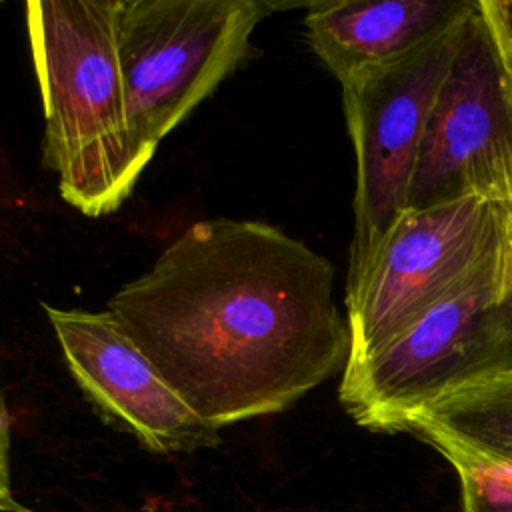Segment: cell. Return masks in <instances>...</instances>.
I'll use <instances>...</instances> for the list:
<instances>
[{
  "instance_id": "cell-7",
  "label": "cell",
  "mask_w": 512,
  "mask_h": 512,
  "mask_svg": "<svg viewBox=\"0 0 512 512\" xmlns=\"http://www.w3.org/2000/svg\"><path fill=\"white\" fill-rule=\"evenodd\" d=\"M466 196L512 204V68L478 0L432 106L408 208Z\"/></svg>"
},
{
  "instance_id": "cell-10",
  "label": "cell",
  "mask_w": 512,
  "mask_h": 512,
  "mask_svg": "<svg viewBox=\"0 0 512 512\" xmlns=\"http://www.w3.org/2000/svg\"><path fill=\"white\" fill-rule=\"evenodd\" d=\"M408 432L512 470V374L432 402L410 422Z\"/></svg>"
},
{
  "instance_id": "cell-13",
  "label": "cell",
  "mask_w": 512,
  "mask_h": 512,
  "mask_svg": "<svg viewBox=\"0 0 512 512\" xmlns=\"http://www.w3.org/2000/svg\"><path fill=\"white\" fill-rule=\"evenodd\" d=\"M478 4L512 68V0H478Z\"/></svg>"
},
{
  "instance_id": "cell-1",
  "label": "cell",
  "mask_w": 512,
  "mask_h": 512,
  "mask_svg": "<svg viewBox=\"0 0 512 512\" xmlns=\"http://www.w3.org/2000/svg\"><path fill=\"white\" fill-rule=\"evenodd\" d=\"M108 312L216 430L290 408L350 346L332 264L256 220L194 222Z\"/></svg>"
},
{
  "instance_id": "cell-2",
  "label": "cell",
  "mask_w": 512,
  "mask_h": 512,
  "mask_svg": "<svg viewBox=\"0 0 512 512\" xmlns=\"http://www.w3.org/2000/svg\"><path fill=\"white\" fill-rule=\"evenodd\" d=\"M120 0H34L26 26L44 106L42 162L86 216L122 206L152 160L140 146L118 62Z\"/></svg>"
},
{
  "instance_id": "cell-6",
  "label": "cell",
  "mask_w": 512,
  "mask_h": 512,
  "mask_svg": "<svg viewBox=\"0 0 512 512\" xmlns=\"http://www.w3.org/2000/svg\"><path fill=\"white\" fill-rule=\"evenodd\" d=\"M470 12L406 56L366 68L340 82L344 116L356 154L348 274L362 266L394 220L408 208L426 124Z\"/></svg>"
},
{
  "instance_id": "cell-9",
  "label": "cell",
  "mask_w": 512,
  "mask_h": 512,
  "mask_svg": "<svg viewBox=\"0 0 512 512\" xmlns=\"http://www.w3.org/2000/svg\"><path fill=\"white\" fill-rule=\"evenodd\" d=\"M474 0H322L304 14L314 54L342 82L406 56L468 14Z\"/></svg>"
},
{
  "instance_id": "cell-4",
  "label": "cell",
  "mask_w": 512,
  "mask_h": 512,
  "mask_svg": "<svg viewBox=\"0 0 512 512\" xmlns=\"http://www.w3.org/2000/svg\"><path fill=\"white\" fill-rule=\"evenodd\" d=\"M260 0H120L116 46L142 150L158 144L248 56Z\"/></svg>"
},
{
  "instance_id": "cell-5",
  "label": "cell",
  "mask_w": 512,
  "mask_h": 512,
  "mask_svg": "<svg viewBox=\"0 0 512 512\" xmlns=\"http://www.w3.org/2000/svg\"><path fill=\"white\" fill-rule=\"evenodd\" d=\"M510 224L512 204L488 196L404 210L346 276L350 346L344 368L406 330L500 246Z\"/></svg>"
},
{
  "instance_id": "cell-8",
  "label": "cell",
  "mask_w": 512,
  "mask_h": 512,
  "mask_svg": "<svg viewBox=\"0 0 512 512\" xmlns=\"http://www.w3.org/2000/svg\"><path fill=\"white\" fill-rule=\"evenodd\" d=\"M68 370L90 404L156 454H186L220 442L108 312L44 304Z\"/></svg>"
},
{
  "instance_id": "cell-12",
  "label": "cell",
  "mask_w": 512,
  "mask_h": 512,
  "mask_svg": "<svg viewBox=\"0 0 512 512\" xmlns=\"http://www.w3.org/2000/svg\"><path fill=\"white\" fill-rule=\"evenodd\" d=\"M10 432L12 418L0 392V512H32L14 496L10 474Z\"/></svg>"
},
{
  "instance_id": "cell-11",
  "label": "cell",
  "mask_w": 512,
  "mask_h": 512,
  "mask_svg": "<svg viewBox=\"0 0 512 512\" xmlns=\"http://www.w3.org/2000/svg\"><path fill=\"white\" fill-rule=\"evenodd\" d=\"M434 446L454 468L460 484L462 512H512V470L452 444L432 440Z\"/></svg>"
},
{
  "instance_id": "cell-3",
  "label": "cell",
  "mask_w": 512,
  "mask_h": 512,
  "mask_svg": "<svg viewBox=\"0 0 512 512\" xmlns=\"http://www.w3.org/2000/svg\"><path fill=\"white\" fill-rule=\"evenodd\" d=\"M512 374V224L500 246L378 352L346 366L358 426L402 432L432 402Z\"/></svg>"
}]
</instances>
